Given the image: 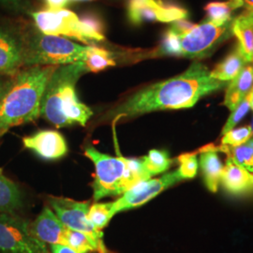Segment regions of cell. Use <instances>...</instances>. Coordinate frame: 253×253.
Listing matches in <instances>:
<instances>
[{
    "mask_svg": "<svg viewBox=\"0 0 253 253\" xmlns=\"http://www.w3.org/2000/svg\"><path fill=\"white\" fill-rule=\"evenodd\" d=\"M195 26H196L195 24L191 23L186 19H181V20L172 22L170 28L173 30L175 33L180 35V34H184V33L190 31V29H192Z\"/></svg>",
    "mask_w": 253,
    "mask_h": 253,
    "instance_id": "cell-31",
    "label": "cell"
},
{
    "mask_svg": "<svg viewBox=\"0 0 253 253\" xmlns=\"http://www.w3.org/2000/svg\"><path fill=\"white\" fill-rule=\"evenodd\" d=\"M24 146L32 150L39 157L54 161L68 153V145L63 135L56 130H40L23 138Z\"/></svg>",
    "mask_w": 253,
    "mask_h": 253,
    "instance_id": "cell-13",
    "label": "cell"
},
{
    "mask_svg": "<svg viewBox=\"0 0 253 253\" xmlns=\"http://www.w3.org/2000/svg\"><path fill=\"white\" fill-rule=\"evenodd\" d=\"M108 253H110V252H108Z\"/></svg>",
    "mask_w": 253,
    "mask_h": 253,
    "instance_id": "cell-38",
    "label": "cell"
},
{
    "mask_svg": "<svg viewBox=\"0 0 253 253\" xmlns=\"http://www.w3.org/2000/svg\"><path fill=\"white\" fill-rule=\"evenodd\" d=\"M253 86V67L248 64L240 73L229 82L223 104L231 112L246 98Z\"/></svg>",
    "mask_w": 253,
    "mask_h": 253,
    "instance_id": "cell-17",
    "label": "cell"
},
{
    "mask_svg": "<svg viewBox=\"0 0 253 253\" xmlns=\"http://www.w3.org/2000/svg\"></svg>",
    "mask_w": 253,
    "mask_h": 253,
    "instance_id": "cell-40",
    "label": "cell"
},
{
    "mask_svg": "<svg viewBox=\"0 0 253 253\" xmlns=\"http://www.w3.org/2000/svg\"><path fill=\"white\" fill-rule=\"evenodd\" d=\"M199 153V166L204 182L208 190L217 192L224 167L218 157L217 146L206 145L200 149Z\"/></svg>",
    "mask_w": 253,
    "mask_h": 253,
    "instance_id": "cell-16",
    "label": "cell"
},
{
    "mask_svg": "<svg viewBox=\"0 0 253 253\" xmlns=\"http://www.w3.org/2000/svg\"><path fill=\"white\" fill-rule=\"evenodd\" d=\"M253 137V126H241L238 128H234L223 134L220 141V145L237 146L248 142Z\"/></svg>",
    "mask_w": 253,
    "mask_h": 253,
    "instance_id": "cell-27",
    "label": "cell"
},
{
    "mask_svg": "<svg viewBox=\"0 0 253 253\" xmlns=\"http://www.w3.org/2000/svg\"><path fill=\"white\" fill-rule=\"evenodd\" d=\"M115 215L113 213V203H95L89 207L87 218L97 231L102 232Z\"/></svg>",
    "mask_w": 253,
    "mask_h": 253,
    "instance_id": "cell-24",
    "label": "cell"
},
{
    "mask_svg": "<svg viewBox=\"0 0 253 253\" xmlns=\"http://www.w3.org/2000/svg\"><path fill=\"white\" fill-rule=\"evenodd\" d=\"M249 99H250V104H251V109L253 110V86L252 90L249 93Z\"/></svg>",
    "mask_w": 253,
    "mask_h": 253,
    "instance_id": "cell-36",
    "label": "cell"
},
{
    "mask_svg": "<svg viewBox=\"0 0 253 253\" xmlns=\"http://www.w3.org/2000/svg\"><path fill=\"white\" fill-rule=\"evenodd\" d=\"M207 12V20L217 25H221L233 18L234 9L230 3L227 2H211L205 8Z\"/></svg>",
    "mask_w": 253,
    "mask_h": 253,
    "instance_id": "cell-25",
    "label": "cell"
},
{
    "mask_svg": "<svg viewBox=\"0 0 253 253\" xmlns=\"http://www.w3.org/2000/svg\"><path fill=\"white\" fill-rule=\"evenodd\" d=\"M206 65L195 60L184 73L133 93L108 111L104 119L117 122L157 111L193 107L200 99L221 90L228 84L227 82L214 79Z\"/></svg>",
    "mask_w": 253,
    "mask_h": 253,
    "instance_id": "cell-1",
    "label": "cell"
},
{
    "mask_svg": "<svg viewBox=\"0 0 253 253\" xmlns=\"http://www.w3.org/2000/svg\"><path fill=\"white\" fill-rule=\"evenodd\" d=\"M251 109V104H250V99H249V94L246 96L244 100H242L236 107H235L229 118L227 119L225 125L222 127L221 134H225L228 131L232 130L235 128V126L246 117V115L249 113Z\"/></svg>",
    "mask_w": 253,
    "mask_h": 253,
    "instance_id": "cell-28",
    "label": "cell"
},
{
    "mask_svg": "<svg viewBox=\"0 0 253 253\" xmlns=\"http://www.w3.org/2000/svg\"><path fill=\"white\" fill-rule=\"evenodd\" d=\"M147 172L151 177L167 172L172 167L173 161L165 150L152 149L146 156L142 157Z\"/></svg>",
    "mask_w": 253,
    "mask_h": 253,
    "instance_id": "cell-23",
    "label": "cell"
},
{
    "mask_svg": "<svg viewBox=\"0 0 253 253\" xmlns=\"http://www.w3.org/2000/svg\"><path fill=\"white\" fill-rule=\"evenodd\" d=\"M48 9H64L70 2V0H45Z\"/></svg>",
    "mask_w": 253,
    "mask_h": 253,
    "instance_id": "cell-33",
    "label": "cell"
},
{
    "mask_svg": "<svg viewBox=\"0 0 253 253\" xmlns=\"http://www.w3.org/2000/svg\"><path fill=\"white\" fill-rule=\"evenodd\" d=\"M31 16L37 29L44 35L73 38L88 45L105 39V36L92 31L73 11L69 9L34 11Z\"/></svg>",
    "mask_w": 253,
    "mask_h": 253,
    "instance_id": "cell-6",
    "label": "cell"
},
{
    "mask_svg": "<svg viewBox=\"0 0 253 253\" xmlns=\"http://www.w3.org/2000/svg\"><path fill=\"white\" fill-rule=\"evenodd\" d=\"M22 206L23 195L18 186L0 169V213H14Z\"/></svg>",
    "mask_w": 253,
    "mask_h": 253,
    "instance_id": "cell-20",
    "label": "cell"
},
{
    "mask_svg": "<svg viewBox=\"0 0 253 253\" xmlns=\"http://www.w3.org/2000/svg\"><path fill=\"white\" fill-rule=\"evenodd\" d=\"M182 180L184 179L181 176L179 170L176 168L158 178L142 181L126 190L117 201L113 202V213L117 215L120 212L142 207L164 190Z\"/></svg>",
    "mask_w": 253,
    "mask_h": 253,
    "instance_id": "cell-9",
    "label": "cell"
},
{
    "mask_svg": "<svg viewBox=\"0 0 253 253\" xmlns=\"http://www.w3.org/2000/svg\"><path fill=\"white\" fill-rule=\"evenodd\" d=\"M73 1H88V0H73Z\"/></svg>",
    "mask_w": 253,
    "mask_h": 253,
    "instance_id": "cell-37",
    "label": "cell"
},
{
    "mask_svg": "<svg viewBox=\"0 0 253 253\" xmlns=\"http://www.w3.org/2000/svg\"><path fill=\"white\" fill-rule=\"evenodd\" d=\"M58 66H32L10 77L0 100V137L13 126L36 121L50 77Z\"/></svg>",
    "mask_w": 253,
    "mask_h": 253,
    "instance_id": "cell-2",
    "label": "cell"
},
{
    "mask_svg": "<svg viewBox=\"0 0 253 253\" xmlns=\"http://www.w3.org/2000/svg\"><path fill=\"white\" fill-rule=\"evenodd\" d=\"M0 6L11 11H23L28 7L27 0H0Z\"/></svg>",
    "mask_w": 253,
    "mask_h": 253,
    "instance_id": "cell-30",
    "label": "cell"
},
{
    "mask_svg": "<svg viewBox=\"0 0 253 253\" xmlns=\"http://www.w3.org/2000/svg\"><path fill=\"white\" fill-rule=\"evenodd\" d=\"M126 13L129 22L135 26L147 22L172 23L189 15L187 9L163 0H128Z\"/></svg>",
    "mask_w": 253,
    "mask_h": 253,
    "instance_id": "cell-12",
    "label": "cell"
},
{
    "mask_svg": "<svg viewBox=\"0 0 253 253\" xmlns=\"http://www.w3.org/2000/svg\"><path fill=\"white\" fill-rule=\"evenodd\" d=\"M28 33L0 26V76H15L26 65Z\"/></svg>",
    "mask_w": 253,
    "mask_h": 253,
    "instance_id": "cell-11",
    "label": "cell"
},
{
    "mask_svg": "<svg viewBox=\"0 0 253 253\" xmlns=\"http://www.w3.org/2000/svg\"><path fill=\"white\" fill-rule=\"evenodd\" d=\"M86 73L83 61L58 66L46 84L40 117L56 127L85 126L93 111L77 96L76 84Z\"/></svg>",
    "mask_w": 253,
    "mask_h": 253,
    "instance_id": "cell-3",
    "label": "cell"
},
{
    "mask_svg": "<svg viewBox=\"0 0 253 253\" xmlns=\"http://www.w3.org/2000/svg\"><path fill=\"white\" fill-rule=\"evenodd\" d=\"M87 48L88 45H79L64 37L44 35L39 30L32 31L28 33L25 65L63 66L84 61Z\"/></svg>",
    "mask_w": 253,
    "mask_h": 253,
    "instance_id": "cell-5",
    "label": "cell"
},
{
    "mask_svg": "<svg viewBox=\"0 0 253 253\" xmlns=\"http://www.w3.org/2000/svg\"><path fill=\"white\" fill-rule=\"evenodd\" d=\"M0 253H51L33 235L31 222L14 213H0Z\"/></svg>",
    "mask_w": 253,
    "mask_h": 253,
    "instance_id": "cell-8",
    "label": "cell"
},
{
    "mask_svg": "<svg viewBox=\"0 0 253 253\" xmlns=\"http://www.w3.org/2000/svg\"><path fill=\"white\" fill-rule=\"evenodd\" d=\"M218 152L226 154L227 157L231 158L233 161L247 171L253 172V137L248 142L237 146H217Z\"/></svg>",
    "mask_w": 253,
    "mask_h": 253,
    "instance_id": "cell-22",
    "label": "cell"
},
{
    "mask_svg": "<svg viewBox=\"0 0 253 253\" xmlns=\"http://www.w3.org/2000/svg\"><path fill=\"white\" fill-rule=\"evenodd\" d=\"M234 19L221 25L205 21L184 34H177L179 56L202 59L210 56L217 47L233 36Z\"/></svg>",
    "mask_w": 253,
    "mask_h": 253,
    "instance_id": "cell-7",
    "label": "cell"
},
{
    "mask_svg": "<svg viewBox=\"0 0 253 253\" xmlns=\"http://www.w3.org/2000/svg\"><path fill=\"white\" fill-rule=\"evenodd\" d=\"M84 155L95 166L92 185L95 201L109 196H121L136 184L152 178L146 171L142 158L113 157L100 153L92 145L85 147Z\"/></svg>",
    "mask_w": 253,
    "mask_h": 253,
    "instance_id": "cell-4",
    "label": "cell"
},
{
    "mask_svg": "<svg viewBox=\"0 0 253 253\" xmlns=\"http://www.w3.org/2000/svg\"><path fill=\"white\" fill-rule=\"evenodd\" d=\"M220 184L229 193L234 195L243 194L253 190V174L227 157Z\"/></svg>",
    "mask_w": 253,
    "mask_h": 253,
    "instance_id": "cell-15",
    "label": "cell"
},
{
    "mask_svg": "<svg viewBox=\"0 0 253 253\" xmlns=\"http://www.w3.org/2000/svg\"><path fill=\"white\" fill-rule=\"evenodd\" d=\"M176 162L178 163L177 169L183 179H191L196 176L199 168L197 152L182 154L176 159Z\"/></svg>",
    "mask_w": 253,
    "mask_h": 253,
    "instance_id": "cell-26",
    "label": "cell"
},
{
    "mask_svg": "<svg viewBox=\"0 0 253 253\" xmlns=\"http://www.w3.org/2000/svg\"><path fill=\"white\" fill-rule=\"evenodd\" d=\"M83 62L87 73H99L117 66L115 54L102 47L96 45H88Z\"/></svg>",
    "mask_w": 253,
    "mask_h": 253,
    "instance_id": "cell-21",
    "label": "cell"
},
{
    "mask_svg": "<svg viewBox=\"0 0 253 253\" xmlns=\"http://www.w3.org/2000/svg\"><path fill=\"white\" fill-rule=\"evenodd\" d=\"M234 10L239 8H246L247 10H253V0H228Z\"/></svg>",
    "mask_w": 253,
    "mask_h": 253,
    "instance_id": "cell-32",
    "label": "cell"
},
{
    "mask_svg": "<svg viewBox=\"0 0 253 253\" xmlns=\"http://www.w3.org/2000/svg\"><path fill=\"white\" fill-rule=\"evenodd\" d=\"M233 35L249 63L253 61V10H245L233 21Z\"/></svg>",
    "mask_w": 253,
    "mask_h": 253,
    "instance_id": "cell-18",
    "label": "cell"
},
{
    "mask_svg": "<svg viewBox=\"0 0 253 253\" xmlns=\"http://www.w3.org/2000/svg\"><path fill=\"white\" fill-rule=\"evenodd\" d=\"M248 64L250 63L245 58L239 46L236 45L235 49L210 72V74L216 80L229 83L235 79Z\"/></svg>",
    "mask_w": 253,
    "mask_h": 253,
    "instance_id": "cell-19",
    "label": "cell"
},
{
    "mask_svg": "<svg viewBox=\"0 0 253 253\" xmlns=\"http://www.w3.org/2000/svg\"><path fill=\"white\" fill-rule=\"evenodd\" d=\"M9 80H10V79H9V80H5V79H3V78L0 77V100H1V98H2V96H3V94H4V92L6 91L8 85H9Z\"/></svg>",
    "mask_w": 253,
    "mask_h": 253,
    "instance_id": "cell-35",
    "label": "cell"
},
{
    "mask_svg": "<svg viewBox=\"0 0 253 253\" xmlns=\"http://www.w3.org/2000/svg\"><path fill=\"white\" fill-rule=\"evenodd\" d=\"M51 253H77L65 245H50Z\"/></svg>",
    "mask_w": 253,
    "mask_h": 253,
    "instance_id": "cell-34",
    "label": "cell"
},
{
    "mask_svg": "<svg viewBox=\"0 0 253 253\" xmlns=\"http://www.w3.org/2000/svg\"></svg>",
    "mask_w": 253,
    "mask_h": 253,
    "instance_id": "cell-39",
    "label": "cell"
},
{
    "mask_svg": "<svg viewBox=\"0 0 253 253\" xmlns=\"http://www.w3.org/2000/svg\"><path fill=\"white\" fill-rule=\"evenodd\" d=\"M68 228L64 225L50 207H44L31 222V231L44 244L65 245Z\"/></svg>",
    "mask_w": 253,
    "mask_h": 253,
    "instance_id": "cell-14",
    "label": "cell"
},
{
    "mask_svg": "<svg viewBox=\"0 0 253 253\" xmlns=\"http://www.w3.org/2000/svg\"><path fill=\"white\" fill-rule=\"evenodd\" d=\"M49 206L68 229L81 232L88 235L100 247L103 244V234L92 226L88 218L87 212L89 209V202H78L65 197H49Z\"/></svg>",
    "mask_w": 253,
    "mask_h": 253,
    "instance_id": "cell-10",
    "label": "cell"
},
{
    "mask_svg": "<svg viewBox=\"0 0 253 253\" xmlns=\"http://www.w3.org/2000/svg\"><path fill=\"white\" fill-rule=\"evenodd\" d=\"M81 21L95 33L104 36V26L101 19L94 13H87L82 16Z\"/></svg>",
    "mask_w": 253,
    "mask_h": 253,
    "instance_id": "cell-29",
    "label": "cell"
}]
</instances>
